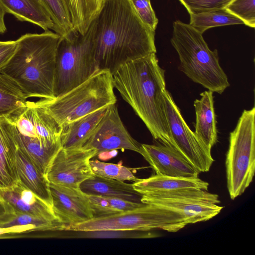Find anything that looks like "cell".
Instances as JSON below:
<instances>
[{"label":"cell","mask_w":255,"mask_h":255,"mask_svg":"<svg viewBox=\"0 0 255 255\" xmlns=\"http://www.w3.org/2000/svg\"><path fill=\"white\" fill-rule=\"evenodd\" d=\"M155 31L143 23L128 0H104L83 36L98 70L113 74L125 63L156 53Z\"/></svg>","instance_id":"6da1fadb"},{"label":"cell","mask_w":255,"mask_h":255,"mask_svg":"<svg viewBox=\"0 0 255 255\" xmlns=\"http://www.w3.org/2000/svg\"><path fill=\"white\" fill-rule=\"evenodd\" d=\"M164 73L154 53L121 65L113 73V81L153 138L175 149L165 113Z\"/></svg>","instance_id":"7a4b0ae2"},{"label":"cell","mask_w":255,"mask_h":255,"mask_svg":"<svg viewBox=\"0 0 255 255\" xmlns=\"http://www.w3.org/2000/svg\"><path fill=\"white\" fill-rule=\"evenodd\" d=\"M60 39L49 30L22 35L16 40L15 52L0 72L15 82L28 98H54L56 56Z\"/></svg>","instance_id":"3957f363"},{"label":"cell","mask_w":255,"mask_h":255,"mask_svg":"<svg viewBox=\"0 0 255 255\" xmlns=\"http://www.w3.org/2000/svg\"><path fill=\"white\" fill-rule=\"evenodd\" d=\"M11 124L18 147L46 175L62 148V127L36 102L27 101L6 117Z\"/></svg>","instance_id":"277c9868"},{"label":"cell","mask_w":255,"mask_h":255,"mask_svg":"<svg viewBox=\"0 0 255 255\" xmlns=\"http://www.w3.org/2000/svg\"><path fill=\"white\" fill-rule=\"evenodd\" d=\"M170 41L178 55L181 70L194 82L220 94L230 86L217 50L209 48L203 33L189 24L176 20Z\"/></svg>","instance_id":"5b68a950"},{"label":"cell","mask_w":255,"mask_h":255,"mask_svg":"<svg viewBox=\"0 0 255 255\" xmlns=\"http://www.w3.org/2000/svg\"><path fill=\"white\" fill-rule=\"evenodd\" d=\"M112 74L96 71L87 80L69 91L53 99L36 102L62 127L98 110L116 104Z\"/></svg>","instance_id":"8992f818"},{"label":"cell","mask_w":255,"mask_h":255,"mask_svg":"<svg viewBox=\"0 0 255 255\" xmlns=\"http://www.w3.org/2000/svg\"><path fill=\"white\" fill-rule=\"evenodd\" d=\"M225 166L230 197L243 194L255 172V108L245 110L230 132Z\"/></svg>","instance_id":"52a82bcc"},{"label":"cell","mask_w":255,"mask_h":255,"mask_svg":"<svg viewBox=\"0 0 255 255\" xmlns=\"http://www.w3.org/2000/svg\"><path fill=\"white\" fill-rule=\"evenodd\" d=\"M187 225L185 218L177 212L160 206L144 204L112 215L93 218L65 230L151 231L160 229L174 233Z\"/></svg>","instance_id":"ba28073f"},{"label":"cell","mask_w":255,"mask_h":255,"mask_svg":"<svg viewBox=\"0 0 255 255\" xmlns=\"http://www.w3.org/2000/svg\"><path fill=\"white\" fill-rule=\"evenodd\" d=\"M97 71L92 48L83 35L77 32L61 37L56 56L54 98L82 84Z\"/></svg>","instance_id":"9c48e42d"},{"label":"cell","mask_w":255,"mask_h":255,"mask_svg":"<svg viewBox=\"0 0 255 255\" xmlns=\"http://www.w3.org/2000/svg\"><path fill=\"white\" fill-rule=\"evenodd\" d=\"M141 202L176 212L185 218L188 225L208 221L224 208L218 205V195L200 189L142 195Z\"/></svg>","instance_id":"30bf717a"},{"label":"cell","mask_w":255,"mask_h":255,"mask_svg":"<svg viewBox=\"0 0 255 255\" xmlns=\"http://www.w3.org/2000/svg\"><path fill=\"white\" fill-rule=\"evenodd\" d=\"M165 113L170 134L177 150L200 173L208 172L214 160L186 123L170 93H163Z\"/></svg>","instance_id":"8fae6325"},{"label":"cell","mask_w":255,"mask_h":255,"mask_svg":"<svg viewBox=\"0 0 255 255\" xmlns=\"http://www.w3.org/2000/svg\"><path fill=\"white\" fill-rule=\"evenodd\" d=\"M97 155L92 149L61 148L53 159L46 174L50 183L74 188L94 175L90 160Z\"/></svg>","instance_id":"7c38bea8"},{"label":"cell","mask_w":255,"mask_h":255,"mask_svg":"<svg viewBox=\"0 0 255 255\" xmlns=\"http://www.w3.org/2000/svg\"><path fill=\"white\" fill-rule=\"evenodd\" d=\"M140 145L126 128L116 104H113L108 107L82 148L94 149L98 155L117 149L130 150L140 153Z\"/></svg>","instance_id":"4fadbf2b"},{"label":"cell","mask_w":255,"mask_h":255,"mask_svg":"<svg viewBox=\"0 0 255 255\" xmlns=\"http://www.w3.org/2000/svg\"><path fill=\"white\" fill-rule=\"evenodd\" d=\"M52 209L65 230L92 219L94 216L88 196L79 188H74L49 183Z\"/></svg>","instance_id":"5bb4252c"},{"label":"cell","mask_w":255,"mask_h":255,"mask_svg":"<svg viewBox=\"0 0 255 255\" xmlns=\"http://www.w3.org/2000/svg\"><path fill=\"white\" fill-rule=\"evenodd\" d=\"M156 174L197 177L200 172L172 147L162 144H141L140 153Z\"/></svg>","instance_id":"9a60e30c"},{"label":"cell","mask_w":255,"mask_h":255,"mask_svg":"<svg viewBox=\"0 0 255 255\" xmlns=\"http://www.w3.org/2000/svg\"><path fill=\"white\" fill-rule=\"evenodd\" d=\"M17 149L10 123L6 117H0V189L10 188L19 182Z\"/></svg>","instance_id":"2e32d148"},{"label":"cell","mask_w":255,"mask_h":255,"mask_svg":"<svg viewBox=\"0 0 255 255\" xmlns=\"http://www.w3.org/2000/svg\"><path fill=\"white\" fill-rule=\"evenodd\" d=\"M0 197L14 210L50 220H59L50 206L19 181L12 187L0 189Z\"/></svg>","instance_id":"e0dca14e"},{"label":"cell","mask_w":255,"mask_h":255,"mask_svg":"<svg viewBox=\"0 0 255 255\" xmlns=\"http://www.w3.org/2000/svg\"><path fill=\"white\" fill-rule=\"evenodd\" d=\"M213 93L209 90L205 91L200 94L201 98L195 100L194 103L196 114L194 133L210 153L218 138Z\"/></svg>","instance_id":"ac0fdd59"},{"label":"cell","mask_w":255,"mask_h":255,"mask_svg":"<svg viewBox=\"0 0 255 255\" xmlns=\"http://www.w3.org/2000/svg\"><path fill=\"white\" fill-rule=\"evenodd\" d=\"M141 195L154 194L191 189L208 191L209 183L197 177H179L156 174L140 179L132 184Z\"/></svg>","instance_id":"d6986e66"},{"label":"cell","mask_w":255,"mask_h":255,"mask_svg":"<svg viewBox=\"0 0 255 255\" xmlns=\"http://www.w3.org/2000/svg\"><path fill=\"white\" fill-rule=\"evenodd\" d=\"M88 196H100L119 198L135 203H142V195L133 188L132 184L94 175L79 186Z\"/></svg>","instance_id":"ffe728a7"},{"label":"cell","mask_w":255,"mask_h":255,"mask_svg":"<svg viewBox=\"0 0 255 255\" xmlns=\"http://www.w3.org/2000/svg\"><path fill=\"white\" fill-rule=\"evenodd\" d=\"M16 161L19 181L52 208L49 182L46 175L18 147Z\"/></svg>","instance_id":"44dd1931"},{"label":"cell","mask_w":255,"mask_h":255,"mask_svg":"<svg viewBox=\"0 0 255 255\" xmlns=\"http://www.w3.org/2000/svg\"><path fill=\"white\" fill-rule=\"evenodd\" d=\"M109 106L98 110L62 127L61 135L62 148H82L105 115Z\"/></svg>","instance_id":"7402d4cb"},{"label":"cell","mask_w":255,"mask_h":255,"mask_svg":"<svg viewBox=\"0 0 255 255\" xmlns=\"http://www.w3.org/2000/svg\"><path fill=\"white\" fill-rule=\"evenodd\" d=\"M6 13L20 21L36 24L45 31L54 30V23L40 0H0Z\"/></svg>","instance_id":"603a6c76"},{"label":"cell","mask_w":255,"mask_h":255,"mask_svg":"<svg viewBox=\"0 0 255 255\" xmlns=\"http://www.w3.org/2000/svg\"><path fill=\"white\" fill-rule=\"evenodd\" d=\"M19 226H31L35 231H55L64 229L59 220H50L23 213L11 207L0 216V228Z\"/></svg>","instance_id":"cb8c5ba5"},{"label":"cell","mask_w":255,"mask_h":255,"mask_svg":"<svg viewBox=\"0 0 255 255\" xmlns=\"http://www.w3.org/2000/svg\"><path fill=\"white\" fill-rule=\"evenodd\" d=\"M74 30L82 35L99 11L104 0H63Z\"/></svg>","instance_id":"d4e9b609"},{"label":"cell","mask_w":255,"mask_h":255,"mask_svg":"<svg viewBox=\"0 0 255 255\" xmlns=\"http://www.w3.org/2000/svg\"><path fill=\"white\" fill-rule=\"evenodd\" d=\"M189 14V24L202 33L215 27L244 24L241 19L225 8Z\"/></svg>","instance_id":"484cf974"},{"label":"cell","mask_w":255,"mask_h":255,"mask_svg":"<svg viewBox=\"0 0 255 255\" xmlns=\"http://www.w3.org/2000/svg\"><path fill=\"white\" fill-rule=\"evenodd\" d=\"M27 98L15 82L0 72V117H6L24 105Z\"/></svg>","instance_id":"4316f807"},{"label":"cell","mask_w":255,"mask_h":255,"mask_svg":"<svg viewBox=\"0 0 255 255\" xmlns=\"http://www.w3.org/2000/svg\"><path fill=\"white\" fill-rule=\"evenodd\" d=\"M88 197L93 218L112 215L134 209L144 204L109 197L88 196Z\"/></svg>","instance_id":"83f0119b"},{"label":"cell","mask_w":255,"mask_h":255,"mask_svg":"<svg viewBox=\"0 0 255 255\" xmlns=\"http://www.w3.org/2000/svg\"><path fill=\"white\" fill-rule=\"evenodd\" d=\"M54 24V30L61 37H68L76 31L63 0H40Z\"/></svg>","instance_id":"f1b7e54d"},{"label":"cell","mask_w":255,"mask_h":255,"mask_svg":"<svg viewBox=\"0 0 255 255\" xmlns=\"http://www.w3.org/2000/svg\"><path fill=\"white\" fill-rule=\"evenodd\" d=\"M61 238L64 239L79 238H148L154 237L150 231L137 230H60Z\"/></svg>","instance_id":"f546056e"},{"label":"cell","mask_w":255,"mask_h":255,"mask_svg":"<svg viewBox=\"0 0 255 255\" xmlns=\"http://www.w3.org/2000/svg\"><path fill=\"white\" fill-rule=\"evenodd\" d=\"M90 164L94 175L121 181L136 182L140 179L136 177L131 169L122 164L106 163L98 160H90Z\"/></svg>","instance_id":"4dcf8cb0"},{"label":"cell","mask_w":255,"mask_h":255,"mask_svg":"<svg viewBox=\"0 0 255 255\" xmlns=\"http://www.w3.org/2000/svg\"><path fill=\"white\" fill-rule=\"evenodd\" d=\"M255 0H233L225 8L250 27H255Z\"/></svg>","instance_id":"1f68e13d"},{"label":"cell","mask_w":255,"mask_h":255,"mask_svg":"<svg viewBox=\"0 0 255 255\" xmlns=\"http://www.w3.org/2000/svg\"><path fill=\"white\" fill-rule=\"evenodd\" d=\"M140 20L155 31L158 20L151 6L150 0H128Z\"/></svg>","instance_id":"d6a6232c"},{"label":"cell","mask_w":255,"mask_h":255,"mask_svg":"<svg viewBox=\"0 0 255 255\" xmlns=\"http://www.w3.org/2000/svg\"><path fill=\"white\" fill-rule=\"evenodd\" d=\"M189 13L225 8L233 0H179Z\"/></svg>","instance_id":"836d02e7"},{"label":"cell","mask_w":255,"mask_h":255,"mask_svg":"<svg viewBox=\"0 0 255 255\" xmlns=\"http://www.w3.org/2000/svg\"><path fill=\"white\" fill-rule=\"evenodd\" d=\"M16 41H0V70L10 59L16 48Z\"/></svg>","instance_id":"e575fe53"},{"label":"cell","mask_w":255,"mask_h":255,"mask_svg":"<svg viewBox=\"0 0 255 255\" xmlns=\"http://www.w3.org/2000/svg\"><path fill=\"white\" fill-rule=\"evenodd\" d=\"M35 231L31 226H19L8 228H0V238L5 234H12Z\"/></svg>","instance_id":"d590c367"},{"label":"cell","mask_w":255,"mask_h":255,"mask_svg":"<svg viewBox=\"0 0 255 255\" xmlns=\"http://www.w3.org/2000/svg\"><path fill=\"white\" fill-rule=\"evenodd\" d=\"M5 12L0 3V33H3L6 30L4 22V15Z\"/></svg>","instance_id":"8d00e7d4"},{"label":"cell","mask_w":255,"mask_h":255,"mask_svg":"<svg viewBox=\"0 0 255 255\" xmlns=\"http://www.w3.org/2000/svg\"><path fill=\"white\" fill-rule=\"evenodd\" d=\"M10 208V207L0 197V216Z\"/></svg>","instance_id":"74e56055"}]
</instances>
